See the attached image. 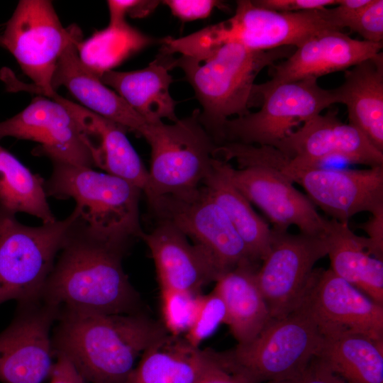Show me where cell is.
<instances>
[{
    "label": "cell",
    "instance_id": "1",
    "mask_svg": "<svg viewBox=\"0 0 383 383\" xmlns=\"http://www.w3.org/2000/svg\"><path fill=\"white\" fill-rule=\"evenodd\" d=\"M128 248L100 237L78 216L67 231L40 299L62 310L139 312V295L122 266Z\"/></svg>",
    "mask_w": 383,
    "mask_h": 383
},
{
    "label": "cell",
    "instance_id": "2",
    "mask_svg": "<svg viewBox=\"0 0 383 383\" xmlns=\"http://www.w3.org/2000/svg\"><path fill=\"white\" fill-rule=\"evenodd\" d=\"M167 333L139 312L60 309L52 341L55 356L66 357L88 383H124L142 354Z\"/></svg>",
    "mask_w": 383,
    "mask_h": 383
},
{
    "label": "cell",
    "instance_id": "3",
    "mask_svg": "<svg viewBox=\"0 0 383 383\" xmlns=\"http://www.w3.org/2000/svg\"><path fill=\"white\" fill-rule=\"evenodd\" d=\"M291 47L257 51L236 43H226L196 56L174 58L173 67L184 72L202 107L199 121L216 145L225 123L233 116L250 111L252 90L258 74L287 58Z\"/></svg>",
    "mask_w": 383,
    "mask_h": 383
},
{
    "label": "cell",
    "instance_id": "4",
    "mask_svg": "<svg viewBox=\"0 0 383 383\" xmlns=\"http://www.w3.org/2000/svg\"><path fill=\"white\" fill-rule=\"evenodd\" d=\"M45 182L47 196L72 198L79 218L107 241L129 247L141 238L139 202L142 191L136 186L92 167L55 162Z\"/></svg>",
    "mask_w": 383,
    "mask_h": 383
},
{
    "label": "cell",
    "instance_id": "5",
    "mask_svg": "<svg viewBox=\"0 0 383 383\" xmlns=\"http://www.w3.org/2000/svg\"><path fill=\"white\" fill-rule=\"evenodd\" d=\"M327 8L282 12L257 6L252 1H237L233 16L173 39L172 50L181 55L194 56L226 43L257 51L296 48L323 32L341 30L331 22Z\"/></svg>",
    "mask_w": 383,
    "mask_h": 383
},
{
    "label": "cell",
    "instance_id": "6",
    "mask_svg": "<svg viewBox=\"0 0 383 383\" xmlns=\"http://www.w3.org/2000/svg\"><path fill=\"white\" fill-rule=\"evenodd\" d=\"M323 335L303 299L287 316L272 319L250 342L230 350H211L218 363L250 383L292 377L316 356Z\"/></svg>",
    "mask_w": 383,
    "mask_h": 383
},
{
    "label": "cell",
    "instance_id": "7",
    "mask_svg": "<svg viewBox=\"0 0 383 383\" xmlns=\"http://www.w3.org/2000/svg\"><path fill=\"white\" fill-rule=\"evenodd\" d=\"M4 48L15 57L33 84H25L7 67L0 79L8 91L25 90L48 98L56 91L52 82L57 62L67 47L82 40L76 25L65 28L48 0H21L7 21L2 35Z\"/></svg>",
    "mask_w": 383,
    "mask_h": 383
},
{
    "label": "cell",
    "instance_id": "8",
    "mask_svg": "<svg viewBox=\"0 0 383 383\" xmlns=\"http://www.w3.org/2000/svg\"><path fill=\"white\" fill-rule=\"evenodd\" d=\"M199 110L167 124L148 123L143 138L150 147L148 201L200 187L213 169L216 144L202 126Z\"/></svg>",
    "mask_w": 383,
    "mask_h": 383
},
{
    "label": "cell",
    "instance_id": "9",
    "mask_svg": "<svg viewBox=\"0 0 383 383\" xmlns=\"http://www.w3.org/2000/svg\"><path fill=\"white\" fill-rule=\"evenodd\" d=\"M0 206V304L40 299L67 231L79 216L28 226Z\"/></svg>",
    "mask_w": 383,
    "mask_h": 383
},
{
    "label": "cell",
    "instance_id": "10",
    "mask_svg": "<svg viewBox=\"0 0 383 383\" xmlns=\"http://www.w3.org/2000/svg\"><path fill=\"white\" fill-rule=\"evenodd\" d=\"M255 98L262 100L260 109L228 119L219 145L238 143L278 149L294 127L335 104L332 89H324L313 79L255 84L252 104Z\"/></svg>",
    "mask_w": 383,
    "mask_h": 383
},
{
    "label": "cell",
    "instance_id": "11",
    "mask_svg": "<svg viewBox=\"0 0 383 383\" xmlns=\"http://www.w3.org/2000/svg\"><path fill=\"white\" fill-rule=\"evenodd\" d=\"M157 221H167L199 248L221 275L236 267L255 263L221 207L201 185L182 195H163L148 201Z\"/></svg>",
    "mask_w": 383,
    "mask_h": 383
},
{
    "label": "cell",
    "instance_id": "12",
    "mask_svg": "<svg viewBox=\"0 0 383 383\" xmlns=\"http://www.w3.org/2000/svg\"><path fill=\"white\" fill-rule=\"evenodd\" d=\"M327 252L324 237L271 229L270 250L256 272V279L272 319L282 318L299 306L315 264Z\"/></svg>",
    "mask_w": 383,
    "mask_h": 383
},
{
    "label": "cell",
    "instance_id": "13",
    "mask_svg": "<svg viewBox=\"0 0 383 383\" xmlns=\"http://www.w3.org/2000/svg\"><path fill=\"white\" fill-rule=\"evenodd\" d=\"M60 309L41 299L18 303L9 326L0 333V382L43 383L55 362L52 332Z\"/></svg>",
    "mask_w": 383,
    "mask_h": 383
},
{
    "label": "cell",
    "instance_id": "14",
    "mask_svg": "<svg viewBox=\"0 0 383 383\" xmlns=\"http://www.w3.org/2000/svg\"><path fill=\"white\" fill-rule=\"evenodd\" d=\"M280 171L300 184L307 197L332 219L348 223L357 213L383 216V166L365 170H333L321 167Z\"/></svg>",
    "mask_w": 383,
    "mask_h": 383
},
{
    "label": "cell",
    "instance_id": "15",
    "mask_svg": "<svg viewBox=\"0 0 383 383\" xmlns=\"http://www.w3.org/2000/svg\"><path fill=\"white\" fill-rule=\"evenodd\" d=\"M217 160L231 183L264 212L274 228L287 230L296 226L301 233L324 237L326 218L279 170L262 165L235 169Z\"/></svg>",
    "mask_w": 383,
    "mask_h": 383
},
{
    "label": "cell",
    "instance_id": "16",
    "mask_svg": "<svg viewBox=\"0 0 383 383\" xmlns=\"http://www.w3.org/2000/svg\"><path fill=\"white\" fill-rule=\"evenodd\" d=\"M5 137L37 143L33 154L52 162L94 167L78 121L62 104L46 96L35 97L21 112L0 121V140Z\"/></svg>",
    "mask_w": 383,
    "mask_h": 383
},
{
    "label": "cell",
    "instance_id": "17",
    "mask_svg": "<svg viewBox=\"0 0 383 383\" xmlns=\"http://www.w3.org/2000/svg\"><path fill=\"white\" fill-rule=\"evenodd\" d=\"M304 300L323 337L358 333L383 340V305L331 269H314Z\"/></svg>",
    "mask_w": 383,
    "mask_h": 383
},
{
    "label": "cell",
    "instance_id": "18",
    "mask_svg": "<svg viewBox=\"0 0 383 383\" xmlns=\"http://www.w3.org/2000/svg\"><path fill=\"white\" fill-rule=\"evenodd\" d=\"M278 150L289 157L284 165L288 169L320 167L321 162L333 157L369 167L383 166V152L358 129L341 122L334 110L303 123Z\"/></svg>",
    "mask_w": 383,
    "mask_h": 383
},
{
    "label": "cell",
    "instance_id": "19",
    "mask_svg": "<svg viewBox=\"0 0 383 383\" xmlns=\"http://www.w3.org/2000/svg\"><path fill=\"white\" fill-rule=\"evenodd\" d=\"M382 48V43L353 39L343 30L323 32L296 47L284 61L271 66L272 78L267 82L277 84L318 79L372 58Z\"/></svg>",
    "mask_w": 383,
    "mask_h": 383
},
{
    "label": "cell",
    "instance_id": "20",
    "mask_svg": "<svg viewBox=\"0 0 383 383\" xmlns=\"http://www.w3.org/2000/svg\"><path fill=\"white\" fill-rule=\"evenodd\" d=\"M141 239L155 262L160 289L201 294L206 284L221 276L213 262L172 223L157 221Z\"/></svg>",
    "mask_w": 383,
    "mask_h": 383
},
{
    "label": "cell",
    "instance_id": "21",
    "mask_svg": "<svg viewBox=\"0 0 383 383\" xmlns=\"http://www.w3.org/2000/svg\"><path fill=\"white\" fill-rule=\"evenodd\" d=\"M50 99L62 104L79 123L94 166L138 187L145 194L148 170L126 136L127 130L81 105L54 94Z\"/></svg>",
    "mask_w": 383,
    "mask_h": 383
},
{
    "label": "cell",
    "instance_id": "22",
    "mask_svg": "<svg viewBox=\"0 0 383 383\" xmlns=\"http://www.w3.org/2000/svg\"><path fill=\"white\" fill-rule=\"evenodd\" d=\"M80 41L69 45L60 56L52 82L54 90L65 87L85 109L142 137L148 123L81 62L77 48Z\"/></svg>",
    "mask_w": 383,
    "mask_h": 383
},
{
    "label": "cell",
    "instance_id": "23",
    "mask_svg": "<svg viewBox=\"0 0 383 383\" xmlns=\"http://www.w3.org/2000/svg\"><path fill=\"white\" fill-rule=\"evenodd\" d=\"M172 55L160 54L146 67L134 71L110 70L103 73L101 81L116 91L148 123L179 118L176 101L170 91L173 82L170 70Z\"/></svg>",
    "mask_w": 383,
    "mask_h": 383
},
{
    "label": "cell",
    "instance_id": "24",
    "mask_svg": "<svg viewBox=\"0 0 383 383\" xmlns=\"http://www.w3.org/2000/svg\"><path fill=\"white\" fill-rule=\"evenodd\" d=\"M335 104H344L349 124L383 152V55L345 71L342 84L332 89Z\"/></svg>",
    "mask_w": 383,
    "mask_h": 383
},
{
    "label": "cell",
    "instance_id": "25",
    "mask_svg": "<svg viewBox=\"0 0 383 383\" xmlns=\"http://www.w3.org/2000/svg\"><path fill=\"white\" fill-rule=\"evenodd\" d=\"M215 362L211 350L167 333L142 354L124 383H196Z\"/></svg>",
    "mask_w": 383,
    "mask_h": 383
},
{
    "label": "cell",
    "instance_id": "26",
    "mask_svg": "<svg viewBox=\"0 0 383 383\" xmlns=\"http://www.w3.org/2000/svg\"><path fill=\"white\" fill-rule=\"evenodd\" d=\"M255 263L239 265L221 274L214 289L223 300L226 321L238 345L253 340L272 318L256 279Z\"/></svg>",
    "mask_w": 383,
    "mask_h": 383
},
{
    "label": "cell",
    "instance_id": "27",
    "mask_svg": "<svg viewBox=\"0 0 383 383\" xmlns=\"http://www.w3.org/2000/svg\"><path fill=\"white\" fill-rule=\"evenodd\" d=\"M324 238L331 271L383 305V261L371 256L365 238L355 235L348 223L331 218L326 219Z\"/></svg>",
    "mask_w": 383,
    "mask_h": 383
},
{
    "label": "cell",
    "instance_id": "28",
    "mask_svg": "<svg viewBox=\"0 0 383 383\" xmlns=\"http://www.w3.org/2000/svg\"><path fill=\"white\" fill-rule=\"evenodd\" d=\"M316 356L345 383H383V340L358 333L326 336Z\"/></svg>",
    "mask_w": 383,
    "mask_h": 383
},
{
    "label": "cell",
    "instance_id": "29",
    "mask_svg": "<svg viewBox=\"0 0 383 383\" xmlns=\"http://www.w3.org/2000/svg\"><path fill=\"white\" fill-rule=\"evenodd\" d=\"M202 186L226 213L252 259L257 263L262 261L270 250L271 229L223 172L217 158L214 157L212 171Z\"/></svg>",
    "mask_w": 383,
    "mask_h": 383
},
{
    "label": "cell",
    "instance_id": "30",
    "mask_svg": "<svg viewBox=\"0 0 383 383\" xmlns=\"http://www.w3.org/2000/svg\"><path fill=\"white\" fill-rule=\"evenodd\" d=\"M44 180L0 146V206L16 214L33 215L50 223L57 219L47 200Z\"/></svg>",
    "mask_w": 383,
    "mask_h": 383
},
{
    "label": "cell",
    "instance_id": "31",
    "mask_svg": "<svg viewBox=\"0 0 383 383\" xmlns=\"http://www.w3.org/2000/svg\"><path fill=\"white\" fill-rule=\"evenodd\" d=\"M154 42L152 38L124 21L109 23L106 28L80 41L77 48L81 62L100 77Z\"/></svg>",
    "mask_w": 383,
    "mask_h": 383
},
{
    "label": "cell",
    "instance_id": "32",
    "mask_svg": "<svg viewBox=\"0 0 383 383\" xmlns=\"http://www.w3.org/2000/svg\"><path fill=\"white\" fill-rule=\"evenodd\" d=\"M201 294L173 289H161L163 326L169 334L180 336L191 327Z\"/></svg>",
    "mask_w": 383,
    "mask_h": 383
},
{
    "label": "cell",
    "instance_id": "33",
    "mask_svg": "<svg viewBox=\"0 0 383 383\" xmlns=\"http://www.w3.org/2000/svg\"><path fill=\"white\" fill-rule=\"evenodd\" d=\"M226 309L223 299L213 289L200 298L194 320L185 333V340L192 346L199 345L211 335L218 327L226 323Z\"/></svg>",
    "mask_w": 383,
    "mask_h": 383
},
{
    "label": "cell",
    "instance_id": "34",
    "mask_svg": "<svg viewBox=\"0 0 383 383\" xmlns=\"http://www.w3.org/2000/svg\"><path fill=\"white\" fill-rule=\"evenodd\" d=\"M347 28L363 40L381 43L383 39V1L370 0L348 24Z\"/></svg>",
    "mask_w": 383,
    "mask_h": 383
},
{
    "label": "cell",
    "instance_id": "35",
    "mask_svg": "<svg viewBox=\"0 0 383 383\" xmlns=\"http://www.w3.org/2000/svg\"><path fill=\"white\" fill-rule=\"evenodd\" d=\"M171 13L182 21L207 18L213 9L221 4L213 0H166L161 1Z\"/></svg>",
    "mask_w": 383,
    "mask_h": 383
},
{
    "label": "cell",
    "instance_id": "36",
    "mask_svg": "<svg viewBox=\"0 0 383 383\" xmlns=\"http://www.w3.org/2000/svg\"><path fill=\"white\" fill-rule=\"evenodd\" d=\"M265 383H345L317 357L314 356L299 373L289 378Z\"/></svg>",
    "mask_w": 383,
    "mask_h": 383
},
{
    "label": "cell",
    "instance_id": "37",
    "mask_svg": "<svg viewBox=\"0 0 383 383\" xmlns=\"http://www.w3.org/2000/svg\"><path fill=\"white\" fill-rule=\"evenodd\" d=\"M159 1H107L109 11V23H118L126 20V16L143 18L151 13L158 6Z\"/></svg>",
    "mask_w": 383,
    "mask_h": 383
},
{
    "label": "cell",
    "instance_id": "38",
    "mask_svg": "<svg viewBox=\"0 0 383 383\" xmlns=\"http://www.w3.org/2000/svg\"><path fill=\"white\" fill-rule=\"evenodd\" d=\"M257 6L282 12L318 10L337 5L338 0H255Z\"/></svg>",
    "mask_w": 383,
    "mask_h": 383
},
{
    "label": "cell",
    "instance_id": "39",
    "mask_svg": "<svg viewBox=\"0 0 383 383\" xmlns=\"http://www.w3.org/2000/svg\"><path fill=\"white\" fill-rule=\"evenodd\" d=\"M369 237L365 238L367 250L370 255L383 257V216H372L362 227Z\"/></svg>",
    "mask_w": 383,
    "mask_h": 383
},
{
    "label": "cell",
    "instance_id": "40",
    "mask_svg": "<svg viewBox=\"0 0 383 383\" xmlns=\"http://www.w3.org/2000/svg\"><path fill=\"white\" fill-rule=\"evenodd\" d=\"M49 383H88L74 365L62 355H56Z\"/></svg>",
    "mask_w": 383,
    "mask_h": 383
},
{
    "label": "cell",
    "instance_id": "41",
    "mask_svg": "<svg viewBox=\"0 0 383 383\" xmlns=\"http://www.w3.org/2000/svg\"><path fill=\"white\" fill-rule=\"evenodd\" d=\"M196 383L250 382L240 374H235L226 370L223 367H221L216 360L215 363L204 372V374L199 377V379L196 381Z\"/></svg>",
    "mask_w": 383,
    "mask_h": 383
},
{
    "label": "cell",
    "instance_id": "42",
    "mask_svg": "<svg viewBox=\"0 0 383 383\" xmlns=\"http://www.w3.org/2000/svg\"><path fill=\"white\" fill-rule=\"evenodd\" d=\"M0 47L4 48L3 38L2 35H0Z\"/></svg>",
    "mask_w": 383,
    "mask_h": 383
}]
</instances>
